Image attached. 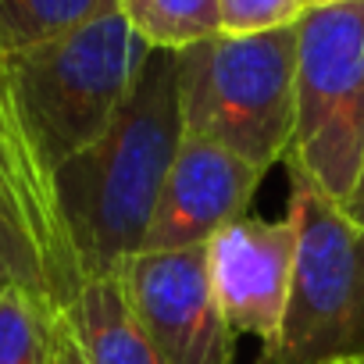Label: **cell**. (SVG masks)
Here are the masks:
<instances>
[{"label": "cell", "mask_w": 364, "mask_h": 364, "mask_svg": "<svg viewBox=\"0 0 364 364\" xmlns=\"http://www.w3.org/2000/svg\"><path fill=\"white\" fill-rule=\"evenodd\" d=\"M182 143L178 50H150L111 129L54 175L86 282L122 272L143 250Z\"/></svg>", "instance_id": "obj_1"}, {"label": "cell", "mask_w": 364, "mask_h": 364, "mask_svg": "<svg viewBox=\"0 0 364 364\" xmlns=\"http://www.w3.org/2000/svg\"><path fill=\"white\" fill-rule=\"evenodd\" d=\"M186 136L232 150L268 171L286 161L296 129V26L178 50Z\"/></svg>", "instance_id": "obj_2"}, {"label": "cell", "mask_w": 364, "mask_h": 364, "mask_svg": "<svg viewBox=\"0 0 364 364\" xmlns=\"http://www.w3.org/2000/svg\"><path fill=\"white\" fill-rule=\"evenodd\" d=\"M150 50L118 8L54 43L8 58L22 118L54 175L111 129Z\"/></svg>", "instance_id": "obj_3"}, {"label": "cell", "mask_w": 364, "mask_h": 364, "mask_svg": "<svg viewBox=\"0 0 364 364\" xmlns=\"http://www.w3.org/2000/svg\"><path fill=\"white\" fill-rule=\"evenodd\" d=\"M286 215L296 225L293 289L282 336L261 364L364 360V229L296 171Z\"/></svg>", "instance_id": "obj_4"}, {"label": "cell", "mask_w": 364, "mask_h": 364, "mask_svg": "<svg viewBox=\"0 0 364 364\" xmlns=\"http://www.w3.org/2000/svg\"><path fill=\"white\" fill-rule=\"evenodd\" d=\"M364 154V0L296 22V129L286 168L343 204Z\"/></svg>", "instance_id": "obj_5"}, {"label": "cell", "mask_w": 364, "mask_h": 364, "mask_svg": "<svg viewBox=\"0 0 364 364\" xmlns=\"http://www.w3.org/2000/svg\"><path fill=\"white\" fill-rule=\"evenodd\" d=\"M0 247L15 268L18 286H29L72 325V311L86 279L58 204L54 168L40 154L22 118L4 54H0Z\"/></svg>", "instance_id": "obj_6"}, {"label": "cell", "mask_w": 364, "mask_h": 364, "mask_svg": "<svg viewBox=\"0 0 364 364\" xmlns=\"http://www.w3.org/2000/svg\"><path fill=\"white\" fill-rule=\"evenodd\" d=\"M125 296L164 364H232L229 328L208 268V247L143 250L122 264Z\"/></svg>", "instance_id": "obj_7"}, {"label": "cell", "mask_w": 364, "mask_h": 364, "mask_svg": "<svg viewBox=\"0 0 364 364\" xmlns=\"http://www.w3.org/2000/svg\"><path fill=\"white\" fill-rule=\"evenodd\" d=\"M296 264L293 218L247 215L208 243V268L218 307L236 336L261 339L264 353L275 350L289 307Z\"/></svg>", "instance_id": "obj_8"}, {"label": "cell", "mask_w": 364, "mask_h": 364, "mask_svg": "<svg viewBox=\"0 0 364 364\" xmlns=\"http://www.w3.org/2000/svg\"><path fill=\"white\" fill-rule=\"evenodd\" d=\"M261 178L264 171L236 157L232 150L186 136L154 211V225L143 250L157 254L208 247L218 232L250 215Z\"/></svg>", "instance_id": "obj_9"}, {"label": "cell", "mask_w": 364, "mask_h": 364, "mask_svg": "<svg viewBox=\"0 0 364 364\" xmlns=\"http://www.w3.org/2000/svg\"><path fill=\"white\" fill-rule=\"evenodd\" d=\"M82 364H164L125 296L122 272L90 279L72 311Z\"/></svg>", "instance_id": "obj_10"}, {"label": "cell", "mask_w": 364, "mask_h": 364, "mask_svg": "<svg viewBox=\"0 0 364 364\" xmlns=\"http://www.w3.org/2000/svg\"><path fill=\"white\" fill-rule=\"evenodd\" d=\"M0 364H82L72 325L18 282L0 289Z\"/></svg>", "instance_id": "obj_11"}, {"label": "cell", "mask_w": 364, "mask_h": 364, "mask_svg": "<svg viewBox=\"0 0 364 364\" xmlns=\"http://www.w3.org/2000/svg\"><path fill=\"white\" fill-rule=\"evenodd\" d=\"M118 8L122 0H0V54L36 50Z\"/></svg>", "instance_id": "obj_12"}, {"label": "cell", "mask_w": 364, "mask_h": 364, "mask_svg": "<svg viewBox=\"0 0 364 364\" xmlns=\"http://www.w3.org/2000/svg\"><path fill=\"white\" fill-rule=\"evenodd\" d=\"M122 11L154 50H186L222 33V0H122Z\"/></svg>", "instance_id": "obj_13"}, {"label": "cell", "mask_w": 364, "mask_h": 364, "mask_svg": "<svg viewBox=\"0 0 364 364\" xmlns=\"http://www.w3.org/2000/svg\"><path fill=\"white\" fill-rule=\"evenodd\" d=\"M304 0H222V33L254 36L296 26L304 18Z\"/></svg>", "instance_id": "obj_14"}, {"label": "cell", "mask_w": 364, "mask_h": 364, "mask_svg": "<svg viewBox=\"0 0 364 364\" xmlns=\"http://www.w3.org/2000/svg\"><path fill=\"white\" fill-rule=\"evenodd\" d=\"M339 208H343V215H346L353 225L364 229V154H360V168H357L353 186H350V193H346V200H343Z\"/></svg>", "instance_id": "obj_15"}, {"label": "cell", "mask_w": 364, "mask_h": 364, "mask_svg": "<svg viewBox=\"0 0 364 364\" xmlns=\"http://www.w3.org/2000/svg\"><path fill=\"white\" fill-rule=\"evenodd\" d=\"M11 282H18V279H15V268H11V261H8L4 247H0V289L11 286Z\"/></svg>", "instance_id": "obj_16"}, {"label": "cell", "mask_w": 364, "mask_h": 364, "mask_svg": "<svg viewBox=\"0 0 364 364\" xmlns=\"http://www.w3.org/2000/svg\"><path fill=\"white\" fill-rule=\"evenodd\" d=\"M307 8H321V4H339V0H304Z\"/></svg>", "instance_id": "obj_17"}, {"label": "cell", "mask_w": 364, "mask_h": 364, "mask_svg": "<svg viewBox=\"0 0 364 364\" xmlns=\"http://www.w3.org/2000/svg\"><path fill=\"white\" fill-rule=\"evenodd\" d=\"M339 364H364V360H339Z\"/></svg>", "instance_id": "obj_18"}]
</instances>
